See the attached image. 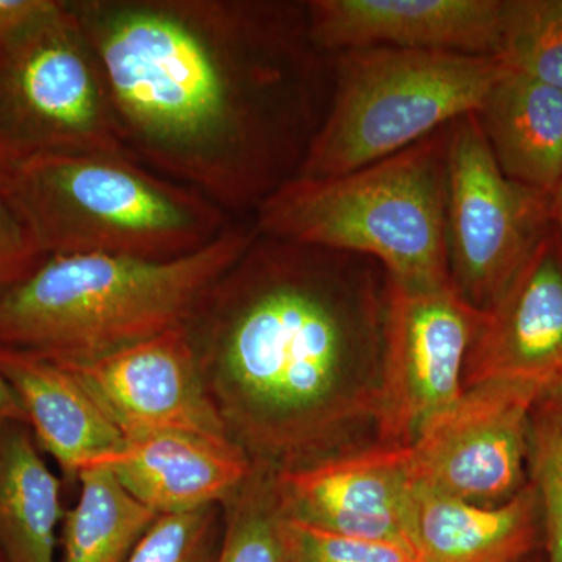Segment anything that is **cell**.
<instances>
[{
    "instance_id": "cell-1",
    "label": "cell",
    "mask_w": 562,
    "mask_h": 562,
    "mask_svg": "<svg viewBox=\"0 0 562 562\" xmlns=\"http://www.w3.org/2000/svg\"><path fill=\"white\" fill-rule=\"evenodd\" d=\"M125 150L249 220L295 179L330 103L331 55L299 0H68Z\"/></svg>"
},
{
    "instance_id": "cell-2",
    "label": "cell",
    "mask_w": 562,
    "mask_h": 562,
    "mask_svg": "<svg viewBox=\"0 0 562 562\" xmlns=\"http://www.w3.org/2000/svg\"><path fill=\"white\" fill-rule=\"evenodd\" d=\"M387 272L346 251L258 233L184 327L225 432L291 471L346 452L375 420Z\"/></svg>"
},
{
    "instance_id": "cell-3",
    "label": "cell",
    "mask_w": 562,
    "mask_h": 562,
    "mask_svg": "<svg viewBox=\"0 0 562 562\" xmlns=\"http://www.w3.org/2000/svg\"><path fill=\"white\" fill-rule=\"evenodd\" d=\"M257 236L249 217L177 260L49 257L0 295V349L90 362L180 327Z\"/></svg>"
},
{
    "instance_id": "cell-4",
    "label": "cell",
    "mask_w": 562,
    "mask_h": 562,
    "mask_svg": "<svg viewBox=\"0 0 562 562\" xmlns=\"http://www.w3.org/2000/svg\"><path fill=\"white\" fill-rule=\"evenodd\" d=\"M450 125L341 176L295 177L251 216L262 236L372 258L413 286L452 283L446 206Z\"/></svg>"
},
{
    "instance_id": "cell-5",
    "label": "cell",
    "mask_w": 562,
    "mask_h": 562,
    "mask_svg": "<svg viewBox=\"0 0 562 562\" xmlns=\"http://www.w3.org/2000/svg\"><path fill=\"white\" fill-rule=\"evenodd\" d=\"M49 257L103 254L177 260L235 221L190 187L125 154L41 158L0 179Z\"/></svg>"
},
{
    "instance_id": "cell-6",
    "label": "cell",
    "mask_w": 562,
    "mask_h": 562,
    "mask_svg": "<svg viewBox=\"0 0 562 562\" xmlns=\"http://www.w3.org/2000/svg\"><path fill=\"white\" fill-rule=\"evenodd\" d=\"M508 66L498 57L366 47L331 55L327 114L297 177L341 176L475 113Z\"/></svg>"
},
{
    "instance_id": "cell-7",
    "label": "cell",
    "mask_w": 562,
    "mask_h": 562,
    "mask_svg": "<svg viewBox=\"0 0 562 562\" xmlns=\"http://www.w3.org/2000/svg\"><path fill=\"white\" fill-rule=\"evenodd\" d=\"M127 154L105 74L68 0L0 49V179L60 155Z\"/></svg>"
},
{
    "instance_id": "cell-8",
    "label": "cell",
    "mask_w": 562,
    "mask_h": 562,
    "mask_svg": "<svg viewBox=\"0 0 562 562\" xmlns=\"http://www.w3.org/2000/svg\"><path fill=\"white\" fill-rule=\"evenodd\" d=\"M550 227V195L501 171L475 114L453 121L446 247L458 294L480 312L491 310Z\"/></svg>"
},
{
    "instance_id": "cell-9",
    "label": "cell",
    "mask_w": 562,
    "mask_h": 562,
    "mask_svg": "<svg viewBox=\"0 0 562 562\" xmlns=\"http://www.w3.org/2000/svg\"><path fill=\"white\" fill-rule=\"evenodd\" d=\"M483 319L484 312L465 302L452 283L387 281L373 420L379 443L408 447L432 417L461 397L465 358Z\"/></svg>"
},
{
    "instance_id": "cell-10",
    "label": "cell",
    "mask_w": 562,
    "mask_h": 562,
    "mask_svg": "<svg viewBox=\"0 0 562 562\" xmlns=\"http://www.w3.org/2000/svg\"><path fill=\"white\" fill-rule=\"evenodd\" d=\"M542 394L506 382L464 390L406 447L409 480L473 505L508 502L527 486L530 414Z\"/></svg>"
},
{
    "instance_id": "cell-11",
    "label": "cell",
    "mask_w": 562,
    "mask_h": 562,
    "mask_svg": "<svg viewBox=\"0 0 562 562\" xmlns=\"http://www.w3.org/2000/svg\"><path fill=\"white\" fill-rule=\"evenodd\" d=\"M65 364L124 439L155 430L227 436L184 325L99 360Z\"/></svg>"
},
{
    "instance_id": "cell-12",
    "label": "cell",
    "mask_w": 562,
    "mask_h": 562,
    "mask_svg": "<svg viewBox=\"0 0 562 562\" xmlns=\"http://www.w3.org/2000/svg\"><path fill=\"white\" fill-rule=\"evenodd\" d=\"M491 382L562 386V239L553 227L484 312L465 358L464 390Z\"/></svg>"
},
{
    "instance_id": "cell-13",
    "label": "cell",
    "mask_w": 562,
    "mask_h": 562,
    "mask_svg": "<svg viewBox=\"0 0 562 562\" xmlns=\"http://www.w3.org/2000/svg\"><path fill=\"white\" fill-rule=\"evenodd\" d=\"M408 484L406 447L383 443L276 472L281 505L291 519L414 553L405 530Z\"/></svg>"
},
{
    "instance_id": "cell-14",
    "label": "cell",
    "mask_w": 562,
    "mask_h": 562,
    "mask_svg": "<svg viewBox=\"0 0 562 562\" xmlns=\"http://www.w3.org/2000/svg\"><path fill=\"white\" fill-rule=\"evenodd\" d=\"M310 33L333 55L366 47L498 57L503 0H308Z\"/></svg>"
},
{
    "instance_id": "cell-15",
    "label": "cell",
    "mask_w": 562,
    "mask_h": 562,
    "mask_svg": "<svg viewBox=\"0 0 562 562\" xmlns=\"http://www.w3.org/2000/svg\"><path fill=\"white\" fill-rule=\"evenodd\" d=\"M103 464L158 516L222 506L249 479L250 458L228 436L155 430L124 439Z\"/></svg>"
},
{
    "instance_id": "cell-16",
    "label": "cell",
    "mask_w": 562,
    "mask_h": 562,
    "mask_svg": "<svg viewBox=\"0 0 562 562\" xmlns=\"http://www.w3.org/2000/svg\"><path fill=\"white\" fill-rule=\"evenodd\" d=\"M541 506L531 483L508 502L480 506L409 480L405 530L422 562H519L535 547Z\"/></svg>"
},
{
    "instance_id": "cell-17",
    "label": "cell",
    "mask_w": 562,
    "mask_h": 562,
    "mask_svg": "<svg viewBox=\"0 0 562 562\" xmlns=\"http://www.w3.org/2000/svg\"><path fill=\"white\" fill-rule=\"evenodd\" d=\"M0 373L16 394L40 449L68 479H77L85 465L117 452L124 443L121 431L65 362L0 349Z\"/></svg>"
},
{
    "instance_id": "cell-18",
    "label": "cell",
    "mask_w": 562,
    "mask_h": 562,
    "mask_svg": "<svg viewBox=\"0 0 562 562\" xmlns=\"http://www.w3.org/2000/svg\"><path fill=\"white\" fill-rule=\"evenodd\" d=\"M473 114L501 171L552 195L562 179V91L508 68Z\"/></svg>"
},
{
    "instance_id": "cell-19",
    "label": "cell",
    "mask_w": 562,
    "mask_h": 562,
    "mask_svg": "<svg viewBox=\"0 0 562 562\" xmlns=\"http://www.w3.org/2000/svg\"><path fill=\"white\" fill-rule=\"evenodd\" d=\"M61 482L27 424L0 427V553L5 562H57Z\"/></svg>"
},
{
    "instance_id": "cell-20",
    "label": "cell",
    "mask_w": 562,
    "mask_h": 562,
    "mask_svg": "<svg viewBox=\"0 0 562 562\" xmlns=\"http://www.w3.org/2000/svg\"><path fill=\"white\" fill-rule=\"evenodd\" d=\"M80 495L65 513L61 562H127L158 514L136 501L103 464H88Z\"/></svg>"
},
{
    "instance_id": "cell-21",
    "label": "cell",
    "mask_w": 562,
    "mask_h": 562,
    "mask_svg": "<svg viewBox=\"0 0 562 562\" xmlns=\"http://www.w3.org/2000/svg\"><path fill=\"white\" fill-rule=\"evenodd\" d=\"M222 509L224 531L216 562H301L276 471L254 464L249 479Z\"/></svg>"
},
{
    "instance_id": "cell-22",
    "label": "cell",
    "mask_w": 562,
    "mask_h": 562,
    "mask_svg": "<svg viewBox=\"0 0 562 562\" xmlns=\"http://www.w3.org/2000/svg\"><path fill=\"white\" fill-rule=\"evenodd\" d=\"M498 58L562 91V0H503Z\"/></svg>"
},
{
    "instance_id": "cell-23",
    "label": "cell",
    "mask_w": 562,
    "mask_h": 562,
    "mask_svg": "<svg viewBox=\"0 0 562 562\" xmlns=\"http://www.w3.org/2000/svg\"><path fill=\"white\" fill-rule=\"evenodd\" d=\"M528 471L541 506L549 562H562V386L543 392L532 406Z\"/></svg>"
},
{
    "instance_id": "cell-24",
    "label": "cell",
    "mask_w": 562,
    "mask_h": 562,
    "mask_svg": "<svg viewBox=\"0 0 562 562\" xmlns=\"http://www.w3.org/2000/svg\"><path fill=\"white\" fill-rule=\"evenodd\" d=\"M221 541L220 506L160 516L127 562H216Z\"/></svg>"
},
{
    "instance_id": "cell-25",
    "label": "cell",
    "mask_w": 562,
    "mask_h": 562,
    "mask_svg": "<svg viewBox=\"0 0 562 562\" xmlns=\"http://www.w3.org/2000/svg\"><path fill=\"white\" fill-rule=\"evenodd\" d=\"M291 527L301 562H422L395 543L336 535L294 519Z\"/></svg>"
},
{
    "instance_id": "cell-26",
    "label": "cell",
    "mask_w": 562,
    "mask_h": 562,
    "mask_svg": "<svg viewBox=\"0 0 562 562\" xmlns=\"http://www.w3.org/2000/svg\"><path fill=\"white\" fill-rule=\"evenodd\" d=\"M46 260L27 222L0 191V295L31 277Z\"/></svg>"
},
{
    "instance_id": "cell-27",
    "label": "cell",
    "mask_w": 562,
    "mask_h": 562,
    "mask_svg": "<svg viewBox=\"0 0 562 562\" xmlns=\"http://www.w3.org/2000/svg\"><path fill=\"white\" fill-rule=\"evenodd\" d=\"M52 0H0V49L49 9Z\"/></svg>"
},
{
    "instance_id": "cell-28",
    "label": "cell",
    "mask_w": 562,
    "mask_h": 562,
    "mask_svg": "<svg viewBox=\"0 0 562 562\" xmlns=\"http://www.w3.org/2000/svg\"><path fill=\"white\" fill-rule=\"evenodd\" d=\"M16 422L29 425L27 416H25L16 394L0 373V427L7 424H16Z\"/></svg>"
},
{
    "instance_id": "cell-29",
    "label": "cell",
    "mask_w": 562,
    "mask_h": 562,
    "mask_svg": "<svg viewBox=\"0 0 562 562\" xmlns=\"http://www.w3.org/2000/svg\"><path fill=\"white\" fill-rule=\"evenodd\" d=\"M550 224L562 239V179L550 195Z\"/></svg>"
},
{
    "instance_id": "cell-30",
    "label": "cell",
    "mask_w": 562,
    "mask_h": 562,
    "mask_svg": "<svg viewBox=\"0 0 562 562\" xmlns=\"http://www.w3.org/2000/svg\"><path fill=\"white\" fill-rule=\"evenodd\" d=\"M0 562H5V560H3L2 553H0Z\"/></svg>"
}]
</instances>
